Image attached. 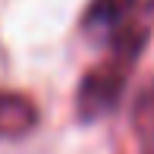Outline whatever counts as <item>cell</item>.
I'll return each mask as SVG.
<instances>
[{
	"mask_svg": "<svg viewBox=\"0 0 154 154\" xmlns=\"http://www.w3.org/2000/svg\"><path fill=\"white\" fill-rule=\"evenodd\" d=\"M135 129L142 135V154H154V88H148L135 104Z\"/></svg>",
	"mask_w": 154,
	"mask_h": 154,
	"instance_id": "4",
	"label": "cell"
},
{
	"mask_svg": "<svg viewBox=\"0 0 154 154\" xmlns=\"http://www.w3.org/2000/svg\"><path fill=\"white\" fill-rule=\"evenodd\" d=\"M129 66L132 63H126V60L110 54L107 63L94 66L91 72L82 79L79 94H75V107H79L82 120H97V116L110 113V110L120 104L126 79H129Z\"/></svg>",
	"mask_w": 154,
	"mask_h": 154,
	"instance_id": "1",
	"label": "cell"
},
{
	"mask_svg": "<svg viewBox=\"0 0 154 154\" xmlns=\"http://www.w3.org/2000/svg\"><path fill=\"white\" fill-rule=\"evenodd\" d=\"M35 120H38V110L25 94L0 91V138L29 132L35 126Z\"/></svg>",
	"mask_w": 154,
	"mask_h": 154,
	"instance_id": "2",
	"label": "cell"
},
{
	"mask_svg": "<svg viewBox=\"0 0 154 154\" xmlns=\"http://www.w3.org/2000/svg\"><path fill=\"white\" fill-rule=\"evenodd\" d=\"M148 10H154V0H148Z\"/></svg>",
	"mask_w": 154,
	"mask_h": 154,
	"instance_id": "5",
	"label": "cell"
},
{
	"mask_svg": "<svg viewBox=\"0 0 154 154\" xmlns=\"http://www.w3.org/2000/svg\"><path fill=\"white\" fill-rule=\"evenodd\" d=\"M138 0H91L85 10V29L91 32H120L129 25V16Z\"/></svg>",
	"mask_w": 154,
	"mask_h": 154,
	"instance_id": "3",
	"label": "cell"
}]
</instances>
